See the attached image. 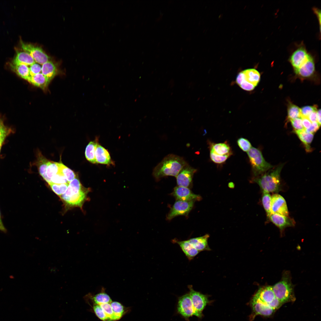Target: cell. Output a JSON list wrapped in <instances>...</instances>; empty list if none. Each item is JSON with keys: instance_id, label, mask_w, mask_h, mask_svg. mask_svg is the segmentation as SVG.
<instances>
[{"instance_id": "cell-23", "label": "cell", "mask_w": 321, "mask_h": 321, "mask_svg": "<svg viewBox=\"0 0 321 321\" xmlns=\"http://www.w3.org/2000/svg\"><path fill=\"white\" fill-rule=\"evenodd\" d=\"M35 63L33 59L28 53L25 51H17L16 54L11 63L15 65L24 64L28 66Z\"/></svg>"}, {"instance_id": "cell-11", "label": "cell", "mask_w": 321, "mask_h": 321, "mask_svg": "<svg viewBox=\"0 0 321 321\" xmlns=\"http://www.w3.org/2000/svg\"><path fill=\"white\" fill-rule=\"evenodd\" d=\"M189 294L195 310L202 316V311L208 302L207 296L194 290L191 285L188 286Z\"/></svg>"}, {"instance_id": "cell-30", "label": "cell", "mask_w": 321, "mask_h": 321, "mask_svg": "<svg viewBox=\"0 0 321 321\" xmlns=\"http://www.w3.org/2000/svg\"><path fill=\"white\" fill-rule=\"evenodd\" d=\"M49 161L41 152H38L36 165L40 174L43 179L45 177L47 168Z\"/></svg>"}, {"instance_id": "cell-14", "label": "cell", "mask_w": 321, "mask_h": 321, "mask_svg": "<svg viewBox=\"0 0 321 321\" xmlns=\"http://www.w3.org/2000/svg\"><path fill=\"white\" fill-rule=\"evenodd\" d=\"M172 194L176 200L195 201L201 198L200 196L194 193L189 188L178 186L174 188Z\"/></svg>"}, {"instance_id": "cell-31", "label": "cell", "mask_w": 321, "mask_h": 321, "mask_svg": "<svg viewBox=\"0 0 321 321\" xmlns=\"http://www.w3.org/2000/svg\"><path fill=\"white\" fill-rule=\"evenodd\" d=\"M58 163L50 161L47 168L45 176L44 179L48 184L51 178L59 172Z\"/></svg>"}, {"instance_id": "cell-50", "label": "cell", "mask_w": 321, "mask_h": 321, "mask_svg": "<svg viewBox=\"0 0 321 321\" xmlns=\"http://www.w3.org/2000/svg\"><path fill=\"white\" fill-rule=\"evenodd\" d=\"M0 230L1 231H2V232H5V233L6 232H7V230H6V228H5V227H4V225H3V223L2 222V220H1V219L0 212Z\"/></svg>"}, {"instance_id": "cell-32", "label": "cell", "mask_w": 321, "mask_h": 321, "mask_svg": "<svg viewBox=\"0 0 321 321\" xmlns=\"http://www.w3.org/2000/svg\"><path fill=\"white\" fill-rule=\"evenodd\" d=\"M59 172L63 175L69 183L76 177L74 172L61 163H58Z\"/></svg>"}, {"instance_id": "cell-42", "label": "cell", "mask_w": 321, "mask_h": 321, "mask_svg": "<svg viewBox=\"0 0 321 321\" xmlns=\"http://www.w3.org/2000/svg\"><path fill=\"white\" fill-rule=\"evenodd\" d=\"M317 108L315 106H306L300 108L301 118L308 117L309 115L314 111H317Z\"/></svg>"}, {"instance_id": "cell-52", "label": "cell", "mask_w": 321, "mask_h": 321, "mask_svg": "<svg viewBox=\"0 0 321 321\" xmlns=\"http://www.w3.org/2000/svg\"><path fill=\"white\" fill-rule=\"evenodd\" d=\"M0 118H1V116H0Z\"/></svg>"}, {"instance_id": "cell-18", "label": "cell", "mask_w": 321, "mask_h": 321, "mask_svg": "<svg viewBox=\"0 0 321 321\" xmlns=\"http://www.w3.org/2000/svg\"><path fill=\"white\" fill-rule=\"evenodd\" d=\"M95 158L96 163L107 165L113 164L108 150L98 144L95 150Z\"/></svg>"}, {"instance_id": "cell-7", "label": "cell", "mask_w": 321, "mask_h": 321, "mask_svg": "<svg viewBox=\"0 0 321 321\" xmlns=\"http://www.w3.org/2000/svg\"><path fill=\"white\" fill-rule=\"evenodd\" d=\"M195 202L176 200L167 215V219L170 220L179 215L188 216L193 208Z\"/></svg>"}, {"instance_id": "cell-10", "label": "cell", "mask_w": 321, "mask_h": 321, "mask_svg": "<svg viewBox=\"0 0 321 321\" xmlns=\"http://www.w3.org/2000/svg\"><path fill=\"white\" fill-rule=\"evenodd\" d=\"M21 47L23 50L28 53L32 57L35 62L43 65L49 61V57L40 48L21 41Z\"/></svg>"}, {"instance_id": "cell-22", "label": "cell", "mask_w": 321, "mask_h": 321, "mask_svg": "<svg viewBox=\"0 0 321 321\" xmlns=\"http://www.w3.org/2000/svg\"><path fill=\"white\" fill-rule=\"evenodd\" d=\"M180 246L186 257L189 260L192 259L199 251L190 243L188 240L183 241L174 240Z\"/></svg>"}, {"instance_id": "cell-15", "label": "cell", "mask_w": 321, "mask_h": 321, "mask_svg": "<svg viewBox=\"0 0 321 321\" xmlns=\"http://www.w3.org/2000/svg\"><path fill=\"white\" fill-rule=\"evenodd\" d=\"M311 57L306 49L301 47L293 52L290 56L289 61L295 70L301 67Z\"/></svg>"}, {"instance_id": "cell-37", "label": "cell", "mask_w": 321, "mask_h": 321, "mask_svg": "<svg viewBox=\"0 0 321 321\" xmlns=\"http://www.w3.org/2000/svg\"><path fill=\"white\" fill-rule=\"evenodd\" d=\"M52 191L57 195L60 196L66 191L68 186L67 184H49Z\"/></svg>"}, {"instance_id": "cell-29", "label": "cell", "mask_w": 321, "mask_h": 321, "mask_svg": "<svg viewBox=\"0 0 321 321\" xmlns=\"http://www.w3.org/2000/svg\"><path fill=\"white\" fill-rule=\"evenodd\" d=\"M11 69L19 76L29 81L30 77L29 67L24 64L15 65L10 64Z\"/></svg>"}, {"instance_id": "cell-46", "label": "cell", "mask_w": 321, "mask_h": 321, "mask_svg": "<svg viewBox=\"0 0 321 321\" xmlns=\"http://www.w3.org/2000/svg\"><path fill=\"white\" fill-rule=\"evenodd\" d=\"M302 123L304 128L305 129L309 128L310 126L311 122L307 117L301 118Z\"/></svg>"}, {"instance_id": "cell-21", "label": "cell", "mask_w": 321, "mask_h": 321, "mask_svg": "<svg viewBox=\"0 0 321 321\" xmlns=\"http://www.w3.org/2000/svg\"><path fill=\"white\" fill-rule=\"evenodd\" d=\"M209 237V235L206 234L202 236L191 238L188 240L193 247L200 252L210 250L207 242Z\"/></svg>"}, {"instance_id": "cell-5", "label": "cell", "mask_w": 321, "mask_h": 321, "mask_svg": "<svg viewBox=\"0 0 321 321\" xmlns=\"http://www.w3.org/2000/svg\"><path fill=\"white\" fill-rule=\"evenodd\" d=\"M247 153L252 167L253 177L262 174L273 167L265 161L259 149L252 147Z\"/></svg>"}, {"instance_id": "cell-4", "label": "cell", "mask_w": 321, "mask_h": 321, "mask_svg": "<svg viewBox=\"0 0 321 321\" xmlns=\"http://www.w3.org/2000/svg\"><path fill=\"white\" fill-rule=\"evenodd\" d=\"M272 288L276 297L282 304L295 300L293 286L290 273L288 271L283 273L281 280L273 286Z\"/></svg>"}, {"instance_id": "cell-51", "label": "cell", "mask_w": 321, "mask_h": 321, "mask_svg": "<svg viewBox=\"0 0 321 321\" xmlns=\"http://www.w3.org/2000/svg\"><path fill=\"white\" fill-rule=\"evenodd\" d=\"M317 122L320 125H321V110L317 111Z\"/></svg>"}, {"instance_id": "cell-6", "label": "cell", "mask_w": 321, "mask_h": 321, "mask_svg": "<svg viewBox=\"0 0 321 321\" xmlns=\"http://www.w3.org/2000/svg\"><path fill=\"white\" fill-rule=\"evenodd\" d=\"M260 78L259 72L254 69L244 70L237 76L236 83L242 89L247 91L253 90L259 83Z\"/></svg>"}, {"instance_id": "cell-19", "label": "cell", "mask_w": 321, "mask_h": 321, "mask_svg": "<svg viewBox=\"0 0 321 321\" xmlns=\"http://www.w3.org/2000/svg\"><path fill=\"white\" fill-rule=\"evenodd\" d=\"M209 143L210 151L217 155H232L233 154L231 148L226 141L218 143Z\"/></svg>"}, {"instance_id": "cell-27", "label": "cell", "mask_w": 321, "mask_h": 321, "mask_svg": "<svg viewBox=\"0 0 321 321\" xmlns=\"http://www.w3.org/2000/svg\"><path fill=\"white\" fill-rule=\"evenodd\" d=\"M28 81L43 90L47 88L50 83L46 77L40 73L30 76Z\"/></svg>"}, {"instance_id": "cell-41", "label": "cell", "mask_w": 321, "mask_h": 321, "mask_svg": "<svg viewBox=\"0 0 321 321\" xmlns=\"http://www.w3.org/2000/svg\"><path fill=\"white\" fill-rule=\"evenodd\" d=\"M51 183L56 184H69V183L66 178L59 172H58L51 178L50 182L49 183Z\"/></svg>"}, {"instance_id": "cell-8", "label": "cell", "mask_w": 321, "mask_h": 321, "mask_svg": "<svg viewBox=\"0 0 321 321\" xmlns=\"http://www.w3.org/2000/svg\"><path fill=\"white\" fill-rule=\"evenodd\" d=\"M177 310L180 314L186 318L193 315L200 318L202 316L195 309L189 293L184 295L179 298Z\"/></svg>"}, {"instance_id": "cell-24", "label": "cell", "mask_w": 321, "mask_h": 321, "mask_svg": "<svg viewBox=\"0 0 321 321\" xmlns=\"http://www.w3.org/2000/svg\"><path fill=\"white\" fill-rule=\"evenodd\" d=\"M41 72L50 82L56 75L57 69L53 62L48 61L42 65Z\"/></svg>"}, {"instance_id": "cell-36", "label": "cell", "mask_w": 321, "mask_h": 321, "mask_svg": "<svg viewBox=\"0 0 321 321\" xmlns=\"http://www.w3.org/2000/svg\"><path fill=\"white\" fill-rule=\"evenodd\" d=\"M93 310L96 316L103 321H111L98 304L93 303Z\"/></svg>"}, {"instance_id": "cell-1", "label": "cell", "mask_w": 321, "mask_h": 321, "mask_svg": "<svg viewBox=\"0 0 321 321\" xmlns=\"http://www.w3.org/2000/svg\"><path fill=\"white\" fill-rule=\"evenodd\" d=\"M89 188L84 187L76 177L69 184L65 192L59 196L67 209L78 207L82 209L84 203L89 200L88 194Z\"/></svg>"}, {"instance_id": "cell-13", "label": "cell", "mask_w": 321, "mask_h": 321, "mask_svg": "<svg viewBox=\"0 0 321 321\" xmlns=\"http://www.w3.org/2000/svg\"><path fill=\"white\" fill-rule=\"evenodd\" d=\"M251 305L253 311L252 319H254L255 317L258 315L266 317L270 316L276 311L254 296L251 302Z\"/></svg>"}, {"instance_id": "cell-40", "label": "cell", "mask_w": 321, "mask_h": 321, "mask_svg": "<svg viewBox=\"0 0 321 321\" xmlns=\"http://www.w3.org/2000/svg\"><path fill=\"white\" fill-rule=\"evenodd\" d=\"M237 143L240 148L244 152H247L252 147L250 141L246 139L243 137L237 139Z\"/></svg>"}, {"instance_id": "cell-25", "label": "cell", "mask_w": 321, "mask_h": 321, "mask_svg": "<svg viewBox=\"0 0 321 321\" xmlns=\"http://www.w3.org/2000/svg\"><path fill=\"white\" fill-rule=\"evenodd\" d=\"M86 297L91 299L93 303L97 304L110 303L112 301L111 298L105 292V289L103 287L102 288L99 293L93 295L90 293L87 295Z\"/></svg>"}, {"instance_id": "cell-48", "label": "cell", "mask_w": 321, "mask_h": 321, "mask_svg": "<svg viewBox=\"0 0 321 321\" xmlns=\"http://www.w3.org/2000/svg\"><path fill=\"white\" fill-rule=\"evenodd\" d=\"M9 131L8 130L0 133V151L2 144L5 138L9 133Z\"/></svg>"}, {"instance_id": "cell-28", "label": "cell", "mask_w": 321, "mask_h": 321, "mask_svg": "<svg viewBox=\"0 0 321 321\" xmlns=\"http://www.w3.org/2000/svg\"><path fill=\"white\" fill-rule=\"evenodd\" d=\"M98 144L97 141H90L86 146L85 150V156L86 159L92 163H96L95 152Z\"/></svg>"}, {"instance_id": "cell-49", "label": "cell", "mask_w": 321, "mask_h": 321, "mask_svg": "<svg viewBox=\"0 0 321 321\" xmlns=\"http://www.w3.org/2000/svg\"><path fill=\"white\" fill-rule=\"evenodd\" d=\"M9 130L4 125L1 118L0 119V133Z\"/></svg>"}, {"instance_id": "cell-9", "label": "cell", "mask_w": 321, "mask_h": 321, "mask_svg": "<svg viewBox=\"0 0 321 321\" xmlns=\"http://www.w3.org/2000/svg\"><path fill=\"white\" fill-rule=\"evenodd\" d=\"M197 170L188 163L181 169L176 177L178 186L190 188L192 185L193 175Z\"/></svg>"}, {"instance_id": "cell-3", "label": "cell", "mask_w": 321, "mask_h": 321, "mask_svg": "<svg viewBox=\"0 0 321 321\" xmlns=\"http://www.w3.org/2000/svg\"><path fill=\"white\" fill-rule=\"evenodd\" d=\"M283 164H280L275 168L256 177L252 181L257 183L262 192L277 193L281 190L280 173Z\"/></svg>"}, {"instance_id": "cell-20", "label": "cell", "mask_w": 321, "mask_h": 321, "mask_svg": "<svg viewBox=\"0 0 321 321\" xmlns=\"http://www.w3.org/2000/svg\"><path fill=\"white\" fill-rule=\"evenodd\" d=\"M294 70L295 73L301 77L306 78L311 76L315 70L314 63L313 57L311 56L301 67Z\"/></svg>"}, {"instance_id": "cell-44", "label": "cell", "mask_w": 321, "mask_h": 321, "mask_svg": "<svg viewBox=\"0 0 321 321\" xmlns=\"http://www.w3.org/2000/svg\"><path fill=\"white\" fill-rule=\"evenodd\" d=\"M42 67L35 63L30 66L29 67V74L30 76L40 73L41 72Z\"/></svg>"}, {"instance_id": "cell-12", "label": "cell", "mask_w": 321, "mask_h": 321, "mask_svg": "<svg viewBox=\"0 0 321 321\" xmlns=\"http://www.w3.org/2000/svg\"><path fill=\"white\" fill-rule=\"evenodd\" d=\"M271 213L288 216L286 201L282 196L278 193H274L271 196Z\"/></svg>"}, {"instance_id": "cell-17", "label": "cell", "mask_w": 321, "mask_h": 321, "mask_svg": "<svg viewBox=\"0 0 321 321\" xmlns=\"http://www.w3.org/2000/svg\"><path fill=\"white\" fill-rule=\"evenodd\" d=\"M268 218L281 231L287 227L295 226V224L294 219L289 216L271 213Z\"/></svg>"}, {"instance_id": "cell-26", "label": "cell", "mask_w": 321, "mask_h": 321, "mask_svg": "<svg viewBox=\"0 0 321 321\" xmlns=\"http://www.w3.org/2000/svg\"><path fill=\"white\" fill-rule=\"evenodd\" d=\"M295 131L298 137L305 146L306 151L309 152L311 151L310 144L313 139V133L306 132L305 129Z\"/></svg>"}, {"instance_id": "cell-38", "label": "cell", "mask_w": 321, "mask_h": 321, "mask_svg": "<svg viewBox=\"0 0 321 321\" xmlns=\"http://www.w3.org/2000/svg\"><path fill=\"white\" fill-rule=\"evenodd\" d=\"M210 158L212 162L217 164H221L225 162L231 155H217L210 151Z\"/></svg>"}, {"instance_id": "cell-47", "label": "cell", "mask_w": 321, "mask_h": 321, "mask_svg": "<svg viewBox=\"0 0 321 321\" xmlns=\"http://www.w3.org/2000/svg\"><path fill=\"white\" fill-rule=\"evenodd\" d=\"M317 111L311 113L308 117V118L311 122H317Z\"/></svg>"}, {"instance_id": "cell-39", "label": "cell", "mask_w": 321, "mask_h": 321, "mask_svg": "<svg viewBox=\"0 0 321 321\" xmlns=\"http://www.w3.org/2000/svg\"><path fill=\"white\" fill-rule=\"evenodd\" d=\"M98 304L100 305L107 316L111 319V321L117 320L110 303H101Z\"/></svg>"}, {"instance_id": "cell-33", "label": "cell", "mask_w": 321, "mask_h": 321, "mask_svg": "<svg viewBox=\"0 0 321 321\" xmlns=\"http://www.w3.org/2000/svg\"><path fill=\"white\" fill-rule=\"evenodd\" d=\"M110 303L117 320L120 319L125 313L126 309L122 304L118 302L112 301Z\"/></svg>"}, {"instance_id": "cell-43", "label": "cell", "mask_w": 321, "mask_h": 321, "mask_svg": "<svg viewBox=\"0 0 321 321\" xmlns=\"http://www.w3.org/2000/svg\"><path fill=\"white\" fill-rule=\"evenodd\" d=\"M295 130H301L304 129L302 123L301 118H297L290 120Z\"/></svg>"}, {"instance_id": "cell-16", "label": "cell", "mask_w": 321, "mask_h": 321, "mask_svg": "<svg viewBox=\"0 0 321 321\" xmlns=\"http://www.w3.org/2000/svg\"><path fill=\"white\" fill-rule=\"evenodd\" d=\"M254 297L270 307L272 303L277 299L274 293L272 287L268 286L260 288Z\"/></svg>"}, {"instance_id": "cell-45", "label": "cell", "mask_w": 321, "mask_h": 321, "mask_svg": "<svg viewBox=\"0 0 321 321\" xmlns=\"http://www.w3.org/2000/svg\"><path fill=\"white\" fill-rule=\"evenodd\" d=\"M320 126L317 122H311L310 127L305 130L308 132L313 133L319 129Z\"/></svg>"}, {"instance_id": "cell-2", "label": "cell", "mask_w": 321, "mask_h": 321, "mask_svg": "<svg viewBox=\"0 0 321 321\" xmlns=\"http://www.w3.org/2000/svg\"><path fill=\"white\" fill-rule=\"evenodd\" d=\"M187 163L182 157L169 154L165 156L154 169L152 175L157 180L167 176L176 177L182 167Z\"/></svg>"}, {"instance_id": "cell-34", "label": "cell", "mask_w": 321, "mask_h": 321, "mask_svg": "<svg viewBox=\"0 0 321 321\" xmlns=\"http://www.w3.org/2000/svg\"><path fill=\"white\" fill-rule=\"evenodd\" d=\"M262 202L263 208L268 217L271 214V196L269 193L262 192Z\"/></svg>"}, {"instance_id": "cell-35", "label": "cell", "mask_w": 321, "mask_h": 321, "mask_svg": "<svg viewBox=\"0 0 321 321\" xmlns=\"http://www.w3.org/2000/svg\"><path fill=\"white\" fill-rule=\"evenodd\" d=\"M301 118L300 108L297 106L290 104L288 108V119L289 120Z\"/></svg>"}]
</instances>
